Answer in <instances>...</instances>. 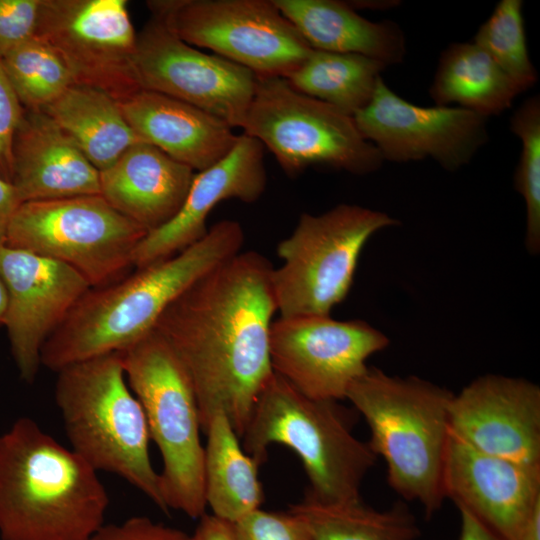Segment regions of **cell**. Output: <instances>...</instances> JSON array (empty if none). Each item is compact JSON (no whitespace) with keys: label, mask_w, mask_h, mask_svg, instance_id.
<instances>
[{"label":"cell","mask_w":540,"mask_h":540,"mask_svg":"<svg viewBox=\"0 0 540 540\" xmlns=\"http://www.w3.org/2000/svg\"><path fill=\"white\" fill-rule=\"evenodd\" d=\"M273 268L262 254L240 251L186 289L155 325L189 375L203 432L223 414L241 438L273 374Z\"/></svg>","instance_id":"6da1fadb"},{"label":"cell","mask_w":540,"mask_h":540,"mask_svg":"<svg viewBox=\"0 0 540 540\" xmlns=\"http://www.w3.org/2000/svg\"><path fill=\"white\" fill-rule=\"evenodd\" d=\"M243 242L240 223L221 220L179 253L112 284L90 288L44 343L41 365L57 372L131 346L155 328L186 289L240 252Z\"/></svg>","instance_id":"7a4b0ae2"},{"label":"cell","mask_w":540,"mask_h":540,"mask_svg":"<svg viewBox=\"0 0 540 540\" xmlns=\"http://www.w3.org/2000/svg\"><path fill=\"white\" fill-rule=\"evenodd\" d=\"M98 472L22 417L0 435V540H89L109 495Z\"/></svg>","instance_id":"3957f363"},{"label":"cell","mask_w":540,"mask_h":540,"mask_svg":"<svg viewBox=\"0 0 540 540\" xmlns=\"http://www.w3.org/2000/svg\"><path fill=\"white\" fill-rule=\"evenodd\" d=\"M453 394L416 376H390L368 367L346 396L370 429L368 445L384 459L390 487L405 500L419 503L427 517L445 500L443 471Z\"/></svg>","instance_id":"277c9868"},{"label":"cell","mask_w":540,"mask_h":540,"mask_svg":"<svg viewBox=\"0 0 540 540\" xmlns=\"http://www.w3.org/2000/svg\"><path fill=\"white\" fill-rule=\"evenodd\" d=\"M57 373L55 401L71 449L97 472L118 475L168 513L150 459L145 413L127 383L120 352Z\"/></svg>","instance_id":"5b68a950"},{"label":"cell","mask_w":540,"mask_h":540,"mask_svg":"<svg viewBox=\"0 0 540 540\" xmlns=\"http://www.w3.org/2000/svg\"><path fill=\"white\" fill-rule=\"evenodd\" d=\"M352 423L338 401L309 398L273 372L241 436L242 448L260 466L271 445H285L303 464L310 484L306 497L356 501L377 456L353 435Z\"/></svg>","instance_id":"8992f818"},{"label":"cell","mask_w":540,"mask_h":540,"mask_svg":"<svg viewBox=\"0 0 540 540\" xmlns=\"http://www.w3.org/2000/svg\"><path fill=\"white\" fill-rule=\"evenodd\" d=\"M119 352L127 383L144 410L150 439L162 457L159 476L165 505L199 519L207 507L204 446L189 375L156 329Z\"/></svg>","instance_id":"52a82bcc"},{"label":"cell","mask_w":540,"mask_h":540,"mask_svg":"<svg viewBox=\"0 0 540 540\" xmlns=\"http://www.w3.org/2000/svg\"><path fill=\"white\" fill-rule=\"evenodd\" d=\"M398 224L384 212L340 204L302 213L277 245L282 260L271 282L279 317L330 315L348 295L363 247L377 231Z\"/></svg>","instance_id":"ba28073f"},{"label":"cell","mask_w":540,"mask_h":540,"mask_svg":"<svg viewBox=\"0 0 540 540\" xmlns=\"http://www.w3.org/2000/svg\"><path fill=\"white\" fill-rule=\"evenodd\" d=\"M146 234L100 194L82 195L21 203L4 245L62 262L97 288L125 277Z\"/></svg>","instance_id":"9c48e42d"},{"label":"cell","mask_w":540,"mask_h":540,"mask_svg":"<svg viewBox=\"0 0 540 540\" xmlns=\"http://www.w3.org/2000/svg\"><path fill=\"white\" fill-rule=\"evenodd\" d=\"M241 129L292 176L313 165L367 174L383 163L353 116L297 91L282 77H257Z\"/></svg>","instance_id":"30bf717a"},{"label":"cell","mask_w":540,"mask_h":540,"mask_svg":"<svg viewBox=\"0 0 540 540\" xmlns=\"http://www.w3.org/2000/svg\"><path fill=\"white\" fill-rule=\"evenodd\" d=\"M147 7L181 40L257 77L287 78L313 50L274 0H154Z\"/></svg>","instance_id":"8fae6325"},{"label":"cell","mask_w":540,"mask_h":540,"mask_svg":"<svg viewBox=\"0 0 540 540\" xmlns=\"http://www.w3.org/2000/svg\"><path fill=\"white\" fill-rule=\"evenodd\" d=\"M35 36L67 67L74 84L121 103L141 89L136 38L125 0H41Z\"/></svg>","instance_id":"7c38bea8"},{"label":"cell","mask_w":540,"mask_h":540,"mask_svg":"<svg viewBox=\"0 0 540 540\" xmlns=\"http://www.w3.org/2000/svg\"><path fill=\"white\" fill-rule=\"evenodd\" d=\"M389 342L383 332L359 319L279 317L270 329V360L273 372L303 395L339 402L368 368L367 359Z\"/></svg>","instance_id":"4fadbf2b"},{"label":"cell","mask_w":540,"mask_h":540,"mask_svg":"<svg viewBox=\"0 0 540 540\" xmlns=\"http://www.w3.org/2000/svg\"><path fill=\"white\" fill-rule=\"evenodd\" d=\"M134 65L141 89L191 104L232 128L242 127L257 81L247 68L189 45L154 16L137 34Z\"/></svg>","instance_id":"5bb4252c"},{"label":"cell","mask_w":540,"mask_h":540,"mask_svg":"<svg viewBox=\"0 0 540 540\" xmlns=\"http://www.w3.org/2000/svg\"><path fill=\"white\" fill-rule=\"evenodd\" d=\"M383 161L431 158L455 171L488 141L487 118L460 107H421L393 92L381 78L369 104L353 116Z\"/></svg>","instance_id":"9a60e30c"},{"label":"cell","mask_w":540,"mask_h":540,"mask_svg":"<svg viewBox=\"0 0 540 540\" xmlns=\"http://www.w3.org/2000/svg\"><path fill=\"white\" fill-rule=\"evenodd\" d=\"M0 276L8 292L4 326L11 353L20 377L33 383L44 343L91 287L62 262L5 245Z\"/></svg>","instance_id":"2e32d148"},{"label":"cell","mask_w":540,"mask_h":540,"mask_svg":"<svg viewBox=\"0 0 540 540\" xmlns=\"http://www.w3.org/2000/svg\"><path fill=\"white\" fill-rule=\"evenodd\" d=\"M449 430L482 453L540 466V388L523 378L480 376L453 394Z\"/></svg>","instance_id":"e0dca14e"},{"label":"cell","mask_w":540,"mask_h":540,"mask_svg":"<svg viewBox=\"0 0 540 540\" xmlns=\"http://www.w3.org/2000/svg\"><path fill=\"white\" fill-rule=\"evenodd\" d=\"M443 490L501 539L518 540L540 504V466L482 453L450 435Z\"/></svg>","instance_id":"ac0fdd59"},{"label":"cell","mask_w":540,"mask_h":540,"mask_svg":"<svg viewBox=\"0 0 540 540\" xmlns=\"http://www.w3.org/2000/svg\"><path fill=\"white\" fill-rule=\"evenodd\" d=\"M266 182L264 147L256 139L240 134L223 159L195 173L175 217L139 242L133 267H146L194 244L207 233L206 220L216 205L226 199L255 202L262 196Z\"/></svg>","instance_id":"d6986e66"},{"label":"cell","mask_w":540,"mask_h":540,"mask_svg":"<svg viewBox=\"0 0 540 540\" xmlns=\"http://www.w3.org/2000/svg\"><path fill=\"white\" fill-rule=\"evenodd\" d=\"M12 184L21 203L100 194L99 171L43 111L24 109L13 142Z\"/></svg>","instance_id":"ffe728a7"},{"label":"cell","mask_w":540,"mask_h":540,"mask_svg":"<svg viewBox=\"0 0 540 540\" xmlns=\"http://www.w3.org/2000/svg\"><path fill=\"white\" fill-rule=\"evenodd\" d=\"M119 104L143 142L197 172L223 159L239 137L220 118L158 92L140 89Z\"/></svg>","instance_id":"44dd1931"},{"label":"cell","mask_w":540,"mask_h":540,"mask_svg":"<svg viewBox=\"0 0 540 540\" xmlns=\"http://www.w3.org/2000/svg\"><path fill=\"white\" fill-rule=\"evenodd\" d=\"M99 174L100 195L147 233L175 217L195 175L146 142L130 146Z\"/></svg>","instance_id":"7402d4cb"},{"label":"cell","mask_w":540,"mask_h":540,"mask_svg":"<svg viewBox=\"0 0 540 540\" xmlns=\"http://www.w3.org/2000/svg\"><path fill=\"white\" fill-rule=\"evenodd\" d=\"M314 50L359 54L384 63H400L405 38L391 21L372 22L351 4L336 0H274Z\"/></svg>","instance_id":"603a6c76"},{"label":"cell","mask_w":540,"mask_h":540,"mask_svg":"<svg viewBox=\"0 0 540 540\" xmlns=\"http://www.w3.org/2000/svg\"><path fill=\"white\" fill-rule=\"evenodd\" d=\"M98 170L111 166L130 146L143 142L120 104L97 89L73 84L44 110Z\"/></svg>","instance_id":"cb8c5ba5"},{"label":"cell","mask_w":540,"mask_h":540,"mask_svg":"<svg viewBox=\"0 0 540 540\" xmlns=\"http://www.w3.org/2000/svg\"><path fill=\"white\" fill-rule=\"evenodd\" d=\"M523 91L475 43H454L441 54L429 93L437 106L456 103L485 118L507 110Z\"/></svg>","instance_id":"d4e9b609"},{"label":"cell","mask_w":540,"mask_h":540,"mask_svg":"<svg viewBox=\"0 0 540 540\" xmlns=\"http://www.w3.org/2000/svg\"><path fill=\"white\" fill-rule=\"evenodd\" d=\"M204 433L205 501L212 515L234 523L263 502L259 465L244 451L225 415H215Z\"/></svg>","instance_id":"484cf974"},{"label":"cell","mask_w":540,"mask_h":540,"mask_svg":"<svg viewBox=\"0 0 540 540\" xmlns=\"http://www.w3.org/2000/svg\"><path fill=\"white\" fill-rule=\"evenodd\" d=\"M385 68L363 55L313 49L286 79L297 91L354 116L371 101Z\"/></svg>","instance_id":"4316f807"},{"label":"cell","mask_w":540,"mask_h":540,"mask_svg":"<svg viewBox=\"0 0 540 540\" xmlns=\"http://www.w3.org/2000/svg\"><path fill=\"white\" fill-rule=\"evenodd\" d=\"M289 510L304 520L313 540H416L420 535L403 504L376 510L361 499L321 503L305 496Z\"/></svg>","instance_id":"83f0119b"},{"label":"cell","mask_w":540,"mask_h":540,"mask_svg":"<svg viewBox=\"0 0 540 540\" xmlns=\"http://www.w3.org/2000/svg\"><path fill=\"white\" fill-rule=\"evenodd\" d=\"M0 60L25 110L43 111L74 84L57 53L37 36L19 45Z\"/></svg>","instance_id":"f1b7e54d"},{"label":"cell","mask_w":540,"mask_h":540,"mask_svg":"<svg viewBox=\"0 0 540 540\" xmlns=\"http://www.w3.org/2000/svg\"><path fill=\"white\" fill-rule=\"evenodd\" d=\"M521 0H501L478 29L473 43L524 90L537 82L527 48Z\"/></svg>","instance_id":"f546056e"},{"label":"cell","mask_w":540,"mask_h":540,"mask_svg":"<svg viewBox=\"0 0 540 540\" xmlns=\"http://www.w3.org/2000/svg\"><path fill=\"white\" fill-rule=\"evenodd\" d=\"M511 131L521 139L522 148L515 172V188L526 207L525 245L530 254L540 251V100L533 96L514 112Z\"/></svg>","instance_id":"4dcf8cb0"},{"label":"cell","mask_w":540,"mask_h":540,"mask_svg":"<svg viewBox=\"0 0 540 540\" xmlns=\"http://www.w3.org/2000/svg\"><path fill=\"white\" fill-rule=\"evenodd\" d=\"M235 540H313L309 528L297 514L261 508L232 523Z\"/></svg>","instance_id":"1f68e13d"},{"label":"cell","mask_w":540,"mask_h":540,"mask_svg":"<svg viewBox=\"0 0 540 540\" xmlns=\"http://www.w3.org/2000/svg\"><path fill=\"white\" fill-rule=\"evenodd\" d=\"M41 0H0V59L35 36Z\"/></svg>","instance_id":"d6a6232c"},{"label":"cell","mask_w":540,"mask_h":540,"mask_svg":"<svg viewBox=\"0 0 540 540\" xmlns=\"http://www.w3.org/2000/svg\"><path fill=\"white\" fill-rule=\"evenodd\" d=\"M24 108L0 60V177L12 183L13 142Z\"/></svg>","instance_id":"836d02e7"},{"label":"cell","mask_w":540,"mask_h":540,"mask_svg":"<svg viewBox=\"0 0 540 540\" xmlns=\"http://www.w3.org/2000/svg\"><path fill=\"white\" fill-rule=\"evenodd\" d=\"M189 536L148 517L133 516L119 524L103 525L89 540H189Z\"/></svg>","instance_id":"e575fe53"},{"label":"cell","mask_w":540,"mask_h":540,"mask_svg":"<svg viewBox=\"0 0 540 540\" xmlns=\"http://www.w3.org/2000/svg\"><path fill=\"white\" fill-rule=\"evenodd\" d=\"M189 540H235L232 523L205 513Z\"/></svg>","instance_id":"d590c367"},{"label":"cell","mask_w":540,"mask_h":540,"mask_svg":"<svg viewBox=\"0 0 540 540\" xmlns=\"http://www.w3.org/2000/svg\"><path fill=\"white\" fill-rule=\"evenodd\" d=\"M20 204L13 184L0 177V248L5 244L10 219Z\"/></svg>","instance_id":"8d00e7d4"},{"label":"cell","mask_w":540,"mask_h":540,"mask_svg":"<svg viewBox=\"0 0 540 540\" xmlns=\"http://www.w3.org/2000/svg\"><path fill=\"white\" fill-rule=\"evenodd\" d=\"M459 513L461 522L459 540H503L467 511L459 509Z\"/></svg>","instance_id":"74e56055"},{"label":"cell","mask_w":540,"mask_h":540,"mask_svg":"<svg viewBox=\"0 0 540 540\" xmlns=\"http://www.w3.org/2000/svg\"><path fill=\"white\" fill-rule=\"evenodd\" d=\"M518 540H540V504L533 510Z\"/></svg>","instance_id":"f35d334b"},{"label":"cell","mask_w":540,"mask_h":540,"mask_svg":"<svg viewBox=\"0 0 540 540\" xmlns=\"http://www.w3.org/2000/svg\"><path fill=\"white\" fill-rule=\"evenodd\" d=\"M8 308V292L3 279L0 276V326H4Z\"/></svg>","instance_id":"ab89813d"}]
</instances>
